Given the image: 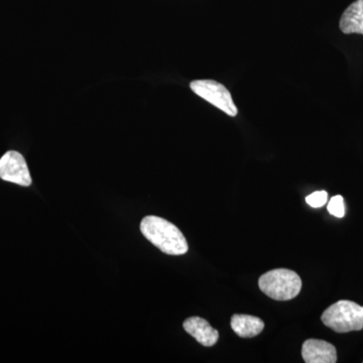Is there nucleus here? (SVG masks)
Here are the masks:
<instances>
[{
	"label": "nucleus",
	"mask_w": 363,
	"mask_h": 363,
	"mask_svg": "<svg viewBox=\"0 0 363 363\" xmlns=\"http://www.w3.org/2000/svg\"><path fill=\"white\" fill-rule=\"evenodd\" d=\"M140 231L150 242L167 255H182L188 252L187 240L180 229L162 217H145L140 223Z\"/></svg>",
	"instance_id": "f257e3e1"
},
{
	"label": "nucleus",
	"mask_w": 363,
	"mask_h": 363,
	"mask_svg": "<svg viewBox=\"0 0 363 363\" xmlns=\"http://www.w3.org/2000/svg\"><path fill=\"white\" fill-rule=\"evenodd\" d=\"M302 357L307 363H335L337 362V351L326 341L309 339L303 344Z\"/></svg>",
	"instance_id": "423d86ee"
},
{
	"label": "nucleus",
	"mask_w": 363,
	"mask_h": 363,
	"mask_svg": "<svg viewBox=\"0 0 363 363\" xmlns=\"http://www.w3.org/2000/svg\"><path fill=\"white\" fill-rule=\"evenodd\" d=\"M321 320L337 333L362 330L363 307L351 301H338L325 310Z\"/></svg>",
	"instance_id": "7ed1b4c3"
},
{
	"label": "nucleus",
	"mask_w": 363,
	"mask_h": 363,
	"mask_svg": "<svg viewBox=\"0 0 363 363\" xmlns=\"http://www.w3.org/2000/svg\"><path fill=\"white\" fill-rule=\"evenodd\" d=\"M262 293L277 301H290L297 297L302 289V281L297 272L286 269H272L259 279Z\"/></svg>",
	"instance_id": "f03ea898"
},
{
	"label": "nucleus",
	"mask_w": 363,
	"mask_h": 363,
	"mask_svg": "<svg viewBox=\"0 0 363 363\" xmlns=\"http://www.w3.org/2000/svg\"><path fill=\"white\" fill-rule=\"evenodd\" d=\"M190 87L195 94L214 105L227 116H238V107L234 104L233 96L225 86L213 80H195L191 82Z\"/></svg>",
	"instance_id": "20e7f679"
},
{
	"label": "nucleus",
	"mask_w": 363,
	"mask_h": 363,
	"mask_svg": "<svg viewBox=\"0 0 363 363\" xmlns=\"http://www.w3.org/2000/svg\"><path fill=\"white\" fill-rule=\"evenodd\" d=\"M329 213L337 218H342L345 215V205H344V200L342 196L337 195L331 198L328 206H327Z\"/></svg>",
	"instance_id": "9d476101"
},
{
	"label": "nucleus",
	"mask_w": 363,
	"mask_h": 363,
	"mask_svg": "<svg viewBox=\"0 0 363 363\" xmlns=\"http://www.w3.org/2000/svg\"><path fill=\"white\" fill-rule=\"evenodd\" d=\"M184 329L192 337L203 346L210 347L216 344L219 339V333L206 320L200 317H191L185 320L183 324Z\"/></svg>",
	"instance_id": "0eeeda50"
},
{
	"label": "nucleus",
	"mask_w": 363,
	"mask_h": 363,
	"mask_svg": "<svg viewBox=\"0 0 363 363\" xmlns=\"http://www.w3.org/2000/svg\"><path fill=\"white\" fill-rule=\"evenodd\" d=\"M0 178L23 187H28L33 182L25 157L16 150H9L0 159Z\"/></svg>",
	"instance_id": "39448f33"
},
{
	"label": "nucleus",
	"mask_w": 363,
	"mask_h": 363,
	"mask_svg": "<svg viewBox=\"0 0 363 363\" xmlns=\"http://www.w3.org/2000/svg\"><path fill=\"white\" fill-rule=\"evenodd\" d=\"M327 199H328V194L326 191H317L307 196L306 202L313 208H320L326 204Z\"/></svg>",
	"instance_id": "9b49d317"
},
{
	"label": "nucleus",
	"mask_w": 363,
	"mask_h": 363,
	"mask_svg": "<svg viewBox=\"0 0 363 363\" xmlns=\"http://www.w3.org/2000/svg\"><path fill=\"white\" fill-rule=\"evenodd\" d=\"M340 30L346 35H363V0H357L344 11L341 16Z\"/></svg>",
	"instance_id": "1a4fd4ad"
},
{
	"label": "nucleus",
	"mask_w": 363,
	"mask_h": 363,
	"mask_svg": "<svg viewBox=\"0 0 363 363\" xmlns=\"http://www.w3.org/2000/svg\"><path fill=\"white\" fill-rule=\"evenodd\" d=\"M231 328L240 337L250 338L262 333L264 323L252 315L236 314L231 318Z\"/></svg>",
	"instance_id": "6e6552de"
}]
</instances>
